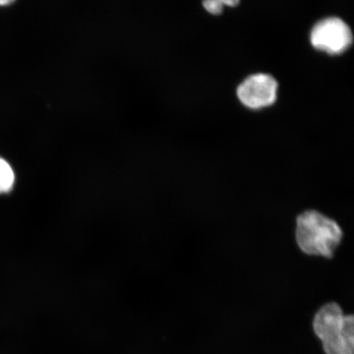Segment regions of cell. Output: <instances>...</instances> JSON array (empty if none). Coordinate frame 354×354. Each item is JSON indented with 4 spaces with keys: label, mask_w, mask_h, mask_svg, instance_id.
I'll return each mask as SVG.
<instances>
[{
    "label": "cell",
    "mask_w": 354,
    "mask_h": 354,
    "mask_svg": "<svg viewBox=\"0 0 354 354\" xmlns=\"http://www.w3.org/2000/svg\"><path fill=\"white\" fill-rule=\"evenodd\" d=\"M295 221V241L302 253L326 259L334 258L343 239L337 221L314 209L301 212Z\"/></svg>",
    "instance_id": "6da1fadb"
},
{
    "label": "cell",
    "mask_w": 354,
    "mask_h": 354,
    "mask_svg": "<svg viewBox=\"0 0 354 354\" xmlns=\"http://www.w3.org/2000/svg\"><path fill=\"white\" fill-rule=\"evenodd\" d=\"M322 345L326 354H354V314L345 315L342 324Z\"/></svg>",
    "instance_id": "277c9868"
},
{
    "label": "cell",
    "mask_w": 354,
    "mask_h": 354,
    "mask_svg": "<svg viewBox=\"0 0 354 354\" xmlns=\"http://www.w3.org/2000/svg\"><path fill=\"white\" fill-rule=\"evenodd\" d=\"M12 3H13L12 0H0V6H10Z\"/></svg>",
    "instance_id": "ba28073f"
},
{
    "label": "cell",
    "mask_w": 354,
    "mask_h": 354,
    "mask_svg": "<svg viewBox=\"0 0 354 354\" xmlns=\"http://www.w3.org/2000/svg\"><path fill=\"white\" fill-rule=\"evenodd\" d=\"M352 41L351 28L339 17H328L317 22L311 33L313 46L329 54L346 50Z\"/></svg>",
    "instance_id": "7a4b0ae2"
},
{
    "label": "cell",
    "mask_w": 354,
    "mask_h": 354,
    "mask_svg": "<svg viewBox=\"0 0 354 354\" xmlns=\"http://www.w3.org/2000/svg\"><path fill=\"white\" fill-rule=\"evenodd\" d=\"M345 314L340 305L335 302L325 304L314 316L313 328L321 342H324L333 333L344 320Z\"/></svg>",
    "instance_id": "5b68a950"
},
{
    "label": "cell",
    "mask_w": 354,
    "mask_h": 354,
    "mask_svg": "<svg viewBox=\"0 0 354 354\" xmlns=\"http://www.w3.org/2000/svg\"><path fill=\"white\" fill-rule=\"evenodd\" d=\"M15 183V171L6 159L0 157V194L10 192Z\"/></svg>",
    "instance_id": "8992f818"
},
{
    "label": "cell",
    "mask_w": 354,
    "mask_h": 354,
    "mask_svg": "<svg viewBox=\"0 0 354 354\" xmlns=\"http://www.w3.org/2000/svg\"><path fill=\"white\" fill-rule=\"evenodd\" d=\"M277 82L268 74H255L248 77L238 88L239 98L252 109L272 104L277 99Z\"/></svg>",
    "instance_id": "3957f363"
},
{
    "label": "cell",
    "mask_w": 354,
    "mask_h": 354,
    "mask_svg": "<svg viewBox=\"0 0 354 354\" xmlns=\"http://www.w3.org/2000/svg\"><path fill=\"white\" fill-rule=\"evenodd\" d=\"M223 0H212L203 2V6L212 15H219L223 12Z\"/></svg>",
    "instance_id": "52a82bcc"
}]
</instances>
